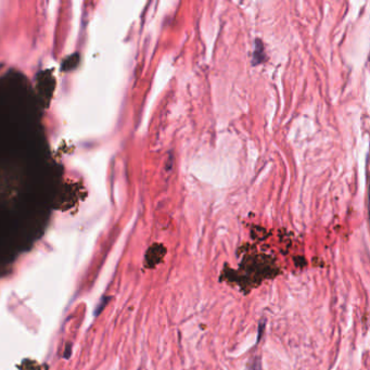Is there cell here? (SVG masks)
Returning <instances> with one entry per match:
<instances>
[{"instance_id":"obj_1","label":"cell","mask_w":370,"mask_h":370,"mask_svg":"<svg viewBox=\"0 0 370 370\" xmlns=\"http://www.w3.org/2000/svg\"><path fill=\"white\" fill-rule=\"evenodd\" d=\"M249 370H262L260 359H257V358L254 359V361L252 362V365L250 366V369Z\"/></svg>"}]
</instances>
